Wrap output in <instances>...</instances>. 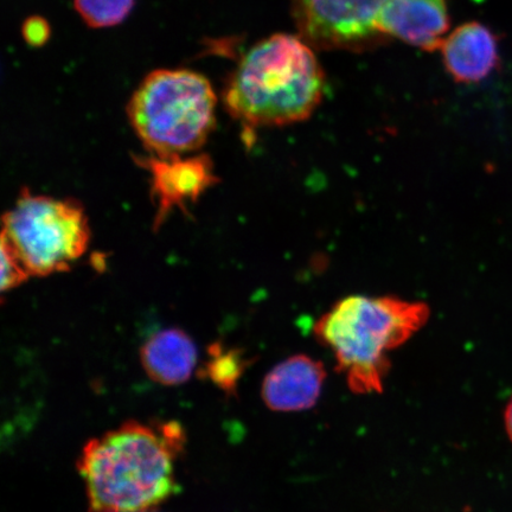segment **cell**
Listing matches in <instances>:
<instances>
[{
  "label": "cell",
  "instance_id": "cell-16",
  "mask_svg": "<svg viewBox=\"0 0 512 512\" xmlns=\"http://www.w3.org/2000/svg\"><path fill=\"white\" fill-rule=\"evenodd\" d=\"M504 426L505 431H507L508 438L512 443V396L508 402L507 407H505L504 411Z\"/></svg>",
  "mask_w": 512,
  "mask_h": 512
},
{
  "label": "cell",
  "instance_id": "cell-2",
  "mask_svg": "<svg viewBox=\"0 0 512 512\" xmlns=\"http://www.w3.org/2000/svg\"><path fill=\"white\" fill-rule=\"evenodd\" d=\"M326 76L302 37L275 34L241 57L223 91L227 111L245 131L309 120L322 104Z\"/></svg>",
  "mask_w": 512,
  "mask_h": 512
},
{
  "label": "cell",
  "instance_id": "cell-8",
  "mask_svg": "<svg viewBox=\"0 0 512 512\" xmlns=\"http://www.w3.org/2000/svg\"><path fill=\"white\" fill-rule=\"evenodd\" d=\"M377 28L425 51L440 50L450 30L447 0H388Z\"/></svg>",
  "mask_w": 512,
  "mask_h": 512
},
{
  "label": "cell",
  "instance_id": "cell-3",
  "mask_svg": "<svg viewBox=\"0 0 512 512\" xmlns=\"http://www.w3.org/2000/svg\"><path fill=\"white\" fill-rule=\"evenodd\" d=\"M431 316L425 303L384 296H349L320 317L313 328L334 352L339 373L356 394L381 393L390 369L388 352L405 344Z\"/></svg>",
  "mask_w": 512,
  "mask_h": 512
},
{
  "label": "cell",
  "instance_id": "cell-7",
  "mask_svg": "<svg viewBox=\"0 0 512 512\" xmlns=\"http://www.w3.org/2000/svg\"><path fill=\"white\" fill-rule=\"evenodd\" d=\"M140 162L150 174L152 198L157 208L155 228L162 226L172 211L188 209L217 182L213 163L206 155H150Z\"/></svg>",
  "mask_w": 512,
  "mask_h": 512
},
{
  "label": "cell",
  "instance_id": "cell-6",
  "mask_svg": "<svg viewBox=\"0 0 512 512\" xmlns=\"http://www.w3.org/2000/svg\"><path fill=\"white\" fill-rule=\"evenodd\" d=\"M388 0H291L299 36L313 49L362 51L384 40L377 22Z\"/></svg>",
  "mask_w": 512,
  "mask_h": 512
},
{
  "label": "cell",
  "instance_id": "cell-15",
  "mask_svg": "<svg viewBox=\"0 0 512 512\" xmlns=\"http://www.w3.org/2000/svg\"><path fill=\"white\" fill-rule=\"evenodd\" d=\"M23 36L30 46H42L48 40L49 25L43 18H29L23 25Z\"/></svg>",
  "mask_w": 512,
  "mask_h": 512
},
{
  "label": "cell",
  "instance_id": "cell-14",
  "mask_svg": "<svg viewBox=\"0 0 512 512\" xmlns=\"http://www.w3.org/2000/svg\"><path fill=\"white\" fill-rule=\"evenodd\" d=\"M31 275L24 267L22 261L11 247L2 240V292L14 290V288L22 285Z\"/></svg>",
  "mask_w": 512,
  "mask_h": 512
},
{
  "label": "cell",
  "instance_id": "cell-10",
  "mask_svg": "<svg viewBox=\"0 0 512 512\" xmlns=\"http://www.w3.org/2000/svg\"><path fill=\"white\" fill-rule=\"evenodd\" d=\"M440 51L447 73L454 81L467 85L488 78L499 64L497 38L478 22L465 23L453 30Z\"/></svg>",
  "mask_w": 512,
  "mask_h": 512
},
{
  "label": "cell",
  "instance_id": "cell-12",
  "mask_svg": "<svg viewBox=\"0 0 512 512\" xmlns=\"http://www.w3.org/2000/svg\"><path fill=\"white\" fill-rule=\"evenodd\" d=\"M248 360L238 349H228L221 343L211 344L202 371L215 386L227 395L235 394L245 373Z\"/></svg>",
  "mask_w": 512,
  "mask_h": 512
},
{
  "label": "cell",
  "instance_id": "cell-4",
  "mask_svg": "<svg viewBox=\"0 0 512 512\" xmlns=\"http://www.w3.org/2000/svg\"><path fill=\"white\" fill-rule=\"evenodd\" d=\"M217 98L206 76L189 69H157L146 76L127 115L150 155H190L216 125Z\"/></svg>",
  "mask_w": 512,
  "mask_h": 512
},
{
  "label": "cell",
  "instance_id": "cell-1",
  "mask_svg": "<svg viewBox=\"0 0 512 512\" xmlns=\"http://www.w3.org/2000/svg\"><path fill=\"white\" fill-rule=\"evenodd\" d=\"M185 433L176 421H127L89 440L78 469L89 512H150L176 491L175 463Z\"/></svg>",
  "mask_w": 512,
  "mask_h": 512
},
{
  "label": "cell",
  "instance_id": "cell-13",
  "mask_svg": "<svg viewBox=\"0 0 512 512\" xmlns=\"http://www.w3.org/2000/svg\"><path fill=\"white\" fill-rule=\"evenodd\" d=\"M75 10L88 27L111 28L124 22L134 0H74Z\"/></svg>",
  "mask_w": 512,
  "mask_h": 512
},
{
  "label": "cell",
  "instance_id": "cell-11",
  "mask_svg": "<svg viewBox=\"0 0 512 512\" xmlns=\"http://www.w3.org/2000/svg\"><path fill=\"white\" fill-rule=\"evenodd\" d=\"M140 361L151 381L166 387L190 380L198 363V349L187 332L169 328L157 331L140 349Z\"/></svg>",
  "mask_w": 512,
  "mask_h": 512
},
{
  "label": "cell",
  "instance_id": "cell-5",
  "mask_svg": "<svg viewBox=\"0 0 512 512\" xmlns=\"http://www.w3.org/2000/svg\"><path fill=\"white\" fill-rule=\"evenodd\" d=\"M4 240L31 277L67 272L87 252L91 228L74 200L24 190L3 217Z\"/></svg>",
  "mask_w": 512,
  "mask_h": 512
},
{
  "label": "cell",
  "instance_id": "cell-9",
  "mask_svg": "<svg viewBox=\"0 0 512 512\" xmlns=\"http://www.w3.org/2000/svg\"><path fill=\"white\" fill-rule=\"evenodd\" d=\"M326 379L324 364L306 355L280 362L262 382L261 395L275 412H302L316 405Z\"/></svg>",
  "mask_w": 512,
  "mask_h": 512
}]
</instances>
